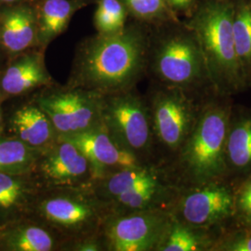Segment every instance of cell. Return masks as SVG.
Returning <instances> with one entry per match:
<instances>
[{
    "label": "cell",
    "instance_id": "24",
    "mask_svg": "<svg viewBox=\"0 0 251 251\" xmlns=\"http://www.w3.org/2000/svg\"><path fill=\"white\" fill-rule=\"evenodd\" d=\"M233 221L237 226L251 229V173L234 186Z\"/></svg>",
    "mask_w": 251,
    "mask_h": 251
},
{
    "label": "cell",
    "instance_id": "29",
    "mask_svg": "<svg viewBox=\"0 0 251 251\" xmlns=\"http://www.w3.org/2000/svg\"><path fill=\"white\" fill-rule=\"evenodd\" d=\"M171 4L176 8H183L187 6L191 0H170Z\"/></svg>",
    "mask_w": 251,
    "mask_h": 251
},
{
    "label": "cell",
    "instance_id": "5",
    "mask_svg": "<svg viewBox=\"0 0 251 251\" xmlns=\"http://www.w3.org/2000/svg\"><path fill=\"white\" fill-rule=\"evenodd\" d=\"M208 98L157 84L145 97L159 161L169 165L187 140Z\"/></svg>",
    "mask_w": 251,
    "mask_h": 251
},
{
    "label": "cell",
    "instance_id": "22",
    "mask_svg": "<svg viewBox=\"0 0 251 251\" xmlns=\"http://www.w3.org/2000/svg\"><path fill=\"white\" fill-rule=\"evenodd\" d=\"M127 9L123 0H98L94 26L98 34H113L126 26Z\"/></svg>",
    "mask_w": 251,
    "mask_h": 251
},
{
    "label": "cell",
    "instance_id": "6",
    "mask_svg": "<svg viewBox=\"0 0 251 251\" xmlns=\"http://www.w3.org/2000/svg\"><path fill=\"white\" fill-rule=\"evenodd\" d=\"M100 115L103 128L120 147L144 164H161L146 100L136 88L102 95Z\"/></svg>",
    "mask_w": 251,
    "mask_h": 251
},
{
    "label": "cell",
    "instance_id": "30",
    "mask_svg": "<svg viewBox=\"0 0 251 251\" xmlns=\"http://www.w3.org/2000/svg\"><path fill=\"white\" fill-rule=\"evenodd\" d=\"M36 0H0V6L18 4V3H24V2H36Z\"/></svg>",
    "mask_w": 251,
    "mask_h": 251
},
{
    "label": "cell",
    "instance_id": "14",
    "mask_svg": "<svg viewBox=\"0 0 251 251\" xmlns=\"http://www.w3.org/2000/svg\"><path fill=\"white\" fill-rule=\"evenodd\" d=\"M60 138L80 149L90 161L96 179L125 169L148 165L120 147L102 125L79 134Z\"/></svg>",
    "mask_w": 251,
    "mask_h": 251
},
{
    "label": "cell",
    "instance_id": "20",
    "mask_svg": "<svg viewBox=\"0 0 251 251\" xmlns=\"http://www.w3.org/2000/svg\"><path fill=\"white\" fill-rule=\"evenodd\" d=\"M223 229L195 227L171 215L156 251H211Z\"/></svg>",
    "mask_w": 251,
    "mask_h": 251
},
{
    "label": "cell",
    "instance_id": "26",
    "mask_svg": "<svg viewBox=\"0 0 251 251\" xmlns=\"http://www.w3.org/2000/svg\"><path fill=\"white\" fill-rule=\"evenodd\" d=\"M123 2L127 11L138 18L160 17L166 8L164 0H123Z\"/></svg>",
    "mask_w": 251,
    "mask_h": 251
},
{
    "label": "cell",
    "instance_id": "4",
    "mask_svg": "<svg viewBox=\"0 0 251 251\" xmlns=\"http://www.w3.org/2000/svg\"><path fill=\"white\" fill-rule=\"evenodd\" d=\"M110 214L107 203L87 186L40 189L29 216L68 241L101 233Z\"/></svg>",
    "mask_w": 251,
    "mask_h": 251
},
{
    "label": "cell",
    "instance_id": "17",
    "mask_svg": "<svg viewBox=\"0 0 251 251\" xmlns=\"http://www.w3.org/2000/svg\"><path fill=\"white\" fill-rule=\"evenodd\" d=\"M63 242L52 229L30 216L0 230V251H61Z\"/></svg>",
    "mask_w": 251,
    "mask_h": 251
},
{
    "label": "cell",
    "instance_id": "2",
    "mask_svg": "<svg viewBox=\"0 0 251 251\" xmlns=\"http://www.w3.org/2000/svg\"><path fill=\"white\" fill-rule=\"evenodd\" d=\"M224 97L206 100L187 140L167 165L179 188L228 179L225 147L233 106Z\"/></svg>",
    "mask_w": 251,
    "mask_h": 251
},
{
    "label": "cell",
    "instance_id": "1",
    "mask_svg": "<svg viewBox=\"0 0 251 251\" xmlns=\"http://www.w3.org/2000/svg\"><path fill=\"white\" fill-rule=\"evenodd\" d=\"M151 40L126 25L113 34H96L77 46L67 85L107 95L134 89L147 71Z\"/></svg>",
    "mask_w": 251,
    "mask_h": 251
},
{
    "label": "cell",
    "instance_id": "13",
    "mask_svg": "<svg viewBox=\"0 0 251 251\" xmlns=\"http://www.w3.org/2000/svg\"><path fill=\"white\" fill-rule=\"evenodd\" d=\"M19 99L5 110L4 135L13 137L27 146L42 150L59 138L50 119L38 105L33 94Z\"/></svg>",
    "mask_w": 251,
    "mask_h": 251
},
{
    "label": "cell",
    "instance_id": "19",
    "mask_svg": "<svg viewBox=\"0 0 251 251\" xmlns=\"http://www.w3.org/2000/svg\"><path fill=\"white\" fill-rule=\"evenodd\" d=\"M94 0H36L38 45L47 49L67 29L74 15Z\"/></svg>",
    "mask_w": 251,
    "mask_h": 251
},
{
    "label": "cell",
    "instance_id": "31",
    "mask_svg": "<svg viewBox=\"0 0 251 251\" xmlns=\"http://www.w3.org/2000/svg\"><path fill=\"white\" fill-rule=\"evenodd\" d=\"M7 62H8V59H7L5 53L3 52L2 49H1V46H0V71H1V69L4 67V65L6 64Z\"/></svg>",
    "mask_w": 251,
    "mask_h": 251
},
{
    "label": "cell",
    "instance_id": "15",
    "mask_svg": "<svg viewBox=\"0 0 251 251\" xmlns=\"http://www.w3.org/2000/svg\"><path fill=\"white\" fill-rule=\"evenodd\" d=\"M0 46L8 60L39 47L36 2L0 6Z\"/></svg>",
    "mask_w": 251,
    "mask_h": 251
},
{
    "label": "cell",
    "instance_id": "16",
    "mask_svg": "<svg viewBox=\"0 0 251 251\" xmlns=\"http://www.w3.org/2000/svg\"><path fill=\"white\" fill-rule=\"evenodd\" d=\"M40 189L32 172H0V230L30 215Z\"/></svg>",
    "mask_w": 251,
    "mask_h": 251
},
{
    "label": "cell",
    "instance_id": "9",
    "mask_svg": "<svg viewBox=\"0 0 251 251\" xmlns=\"http://www.w3.org/2000/svg\"><path fill=\"white\" fill-rule=\"evenodd\" d=\"M226 180L179 188L170 208L171 215L195 227L225 228L234 210V186Z\"/></svg>",
    "mask_w": 251,
    "mask_h": 251
},
{
    "label": "cell",
    "instance_id": "7",
    "mask_svg": "<svg viewBox=\"0 0 251 251\" xmlns=\"http://www.w3.org/2000/svg\"><path fill=\"white\" fill-rule=\"evenodd\" d=\"M157 84L177 88L198 96L204 84H210L206 62L195 36L173 34L150 42L148 66Z\"/></svg>",
    "mask_w": 251,
    "mask_h": 251
},
{
    "label": "cell",
    "instance_id": "28",
    "mask_svg": "<svg viewBox=\"0 0 251 251\" xmlns=\"http://www.w3.org/2000/svg\"><path fill=\"white\" fill-rule=\"evenodd\" d=\"M4 103H5V100L0 97V135L4 134V130H5Z\"/></svg>",
    "mask_w": 251,
    "mask_h": 251
},
{
    "label": "cell",
    "instance_id": "3",
    "mask_svg": "<svg viewBox=\"0 0 251 251\" xmlns=\"http://www.w3.org/2000/svg\"><path fill=\"white\" fill-rule=\"evenodd\" d=\"M233 6L216 1L199 12L193 25L216 93L228 97L247 83L233 41Z\"/></svg>",
    "mask_w": 251,
    "mask_h": 251
},
{
    "label": "cell",
    "instance_id": "18",
    "mask_svg": "<svg viewBox=\"0 0 251 251\" xmlns=\"http://www.w3.org/2000/svg\"><path fill=\"white\" fill-rule=\"evenodd\" d=\"M225 155L228 179L232 175L244 178L251 173V112L232 108Z\"/></svg>",
    "mask_w": 251,
    "mask_h": 251
},
{
    "label": "cell",
    "instance_id": "10",
    "mask_svg": "<svg viewBox=\"0 0 251 251\" xmlns=\"http://www.w3.org/2000/svg\"><path fill=\"white\" fill-rule=\"evenodd\" d=\"M171 218L163 208L110 214L101 229L106 251H156Z\"/></svg>",
    "mask_w": 251,
    "mask_h": 251
},
{
    "label": "cell",
    "instance_id": "25",
    "mask_svg": "<svg viewBox=\"0 0 251 251\" xmlns=\"http://www.w3.org/2000/svg\"><path fill=\"white\" fill-rule=\"evenodd\" d=\"M211 251H251V229L239 227L224 228Z\"/></svg>",
    "mask_w": 251,
    "mask_h": 251
},
{
    "label": "cell",
    "instance_id": "21",
    "mask_svg": "<svg viewBox=\"0 0 251 251\" xmlns=\"http://www.w3.org/2000/svg\"><path fill=\"white\" fill-rule=\"evenodd\" d=\"M40 151L13 137L0 135V172H31Z\"/></svg>",
    "mask_w": 251,
    "mask_h": 251
},
{
    "label": "cell",
    "instance_id": "12",
    "mask_svg": "<svg viewBox=\"0 0 251 251\" xmlns=\"http://www.w3.org/2000/svg\"><path fill=\"white\" fill-rule=\"evenodd\" d=\"M46 49L36 47L8 60L0 71V97L5 101L29 96L54 80L45 63Z\"/></svg>",
    "mask_w": 251,
    "mask_h": 251
},
{
    "label": "cell",
    "instance_id": "27",
    "mask_svg": "<svg viewBox=\"0 0 251 251\" xmlns=\"http://www.w3.org/2000/svg\"><path fill=\"white\" fill-rule=\"evenodd\" d=\"M61 251H106L101 233L64 241Z\"/></svg>",
    "mask_w": 251,
    "mask_h": 251
},
{
    "label": "cell",
    "instance_id": "8",
    "mask_svg": "<svg viewBox=\"0 0 251 251\" xmlns=\"http://www.w3.org/2000/svg\"><path fill=\"white\" fill-rule=\"evenodd\" d=\"M59 137L79 134L101 125L99 93L57 82L33 93Z\"/></svg>",
    "mask_w": 251,
    "mask_h": 251
},
{
    "label": "cell",
    "instance_id": "11",
    "mask_svg": "<svg viewBox=\"0 0 251 251\" xmlns=\"http://www.w3.org/2000/svg\"><path fill=\"white\" fill-rule=\"evenodd\" d=\"M31 172L41 188L87 187L96 180L86 155L60 137L40 151Z\"/></svg>",
    "mask_w": 251,
    "mask_h": 251
},
{
    "label": "cell",
    "instance_id": "23",
    "mask_svg": "<svg viewBox=\"0 0 251 251\" xmlns=\"http://www.w3.org/2000/svg\"><path fill=\"white\" fill-rule=\"evenodd\" d=\"M234 48L246 80L251 75V11L242 9L234 15L233 24Z\"/></svg>",
    "mask_w": 251,
    "mask_h": 251
}]
</instances>
